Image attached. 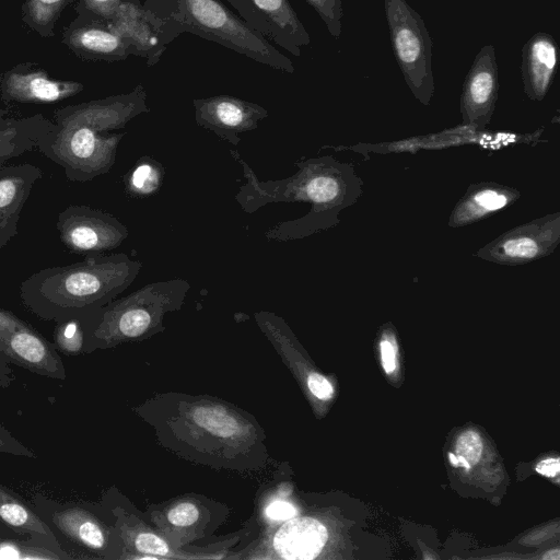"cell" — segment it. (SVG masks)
Segmentation results:
<instances>
[{"mask_svg":"<svg viewBox=\"0 0 560 560\" xmlns=\"http://www.w3.org/2000/svg\"><path fill=\"white\" fill-rule=\"evenodd\" d=\"M230 153L242 166L245 178L234 197L244 212L254 213L269 203L310 206L305 215L269 229L265 233L269 241L302 240L338 225L340 212L357 203L363 192V180L354 167L331 155L295 162L298 171L287 178L260 180L237 151Z\"/></svg>","mask_w":560,"mask_h":560,"instance_id":"cell-1","label":"cell"},{"mask_svg":"<svg viewBox=\"0 0 560 560\" xmlns=\"http://www.w3.org/2000/svg\"><path fill=\"white\" fill-rule=\"evenodd\" d=\"M192 104L197 125L233 145H238L240 136L258 128L269 115L262 106L231 95L195 98Z\"/></svg>","mask_w":560,"mask_h":560,"instance_id":"cell-11","label":"cell"},{"mask_svg":"<svg viewBox=\"0 0 560 560\" xmlns=\"http://www.w3.org/2000/svg\"><path fill=\"white\" fill-rule=\"evenodd\" d=\"M545 559H552V560H559V550L555 549L552 551H549L547 555L544 556Z\"/></svg>","mask_w":560,"mask_h":560,"instance_id":"cell-41","label":"cell"},{"mask_svg":"<svg viewBox=\"0 0 560 560\" xmlns=\"http://www.w3.org/2000/svg\"><path fill=\"white\" fill-rule=\"evenodd\" d=\"M122 0H83L88 12L94 18V22L106 24L115 14Z\"/></svg>","mask_w":560,"mask_h":560,"instance_id":"cell-31","label":"cell"},{"mask_svg":"<svg viewBox=\"0 0 560 560\" xmlns=\"http://www.w3.org/2000/svg\"><path fill=\"white\" fill-rule=\"evenodd\" d=\"M15 376L13 370L10 368L9 361L0 352V387L8 388L14 382Z\"/></svg>","mask_w":560,"mask_h":560,"instance_id":"cell-38","label":"cell"},{"mask_svg":"<svg viewBox=\"0 0 560 560\" xmlns=\"http://www.w3.org/2000/svg\"><path fill=\"white\" fill-rule=\"evenodd\" d=\"M164 166L151 156L140 158L124 177L126 191L135 198L154 195L162 186Z\"/></svg>","mask_w":560,"mask_h":560,"instance_id":"cell-24","label":"cell"},{"mask_svg":"<svg viewBox=\"0 0 560 560\" xmlns=\"http://www.w3.org/2000/svg\"><path fill=\"white\" fill-rule=\"evenodd\" d=\"M0 453L36 458L37 455L19 441L5 427L0 424Z\"/></svg>","mask_w":560,"mask_h":560,"instance_id":"cell-30","label":"cell"},{"mask_svg":"<svg viewBox=\"0 0 560 560\" xmlns=\"http://www.w3.org/2000/svg\"><path fill=\"white\" fill-rule=\"evenodd\" d=\"M82 90L83 85L79 82L54 80L43 71H10L1 82L3 98L19 103H54Z\"/></svg>","mask_w":560,"mask_h":560,"instance_id":"cell-18","label":"cell"},{"mask_svg":"<svg viewBox=\"0 0 560 560\" xmlns=\"http://www.w3.org/2000/svg\"><path fill=\"white\" fill-rule=\"evenodd\" d=\"M381 355H382V363L383 368L386 373H392L395 370L396 363H395V348L393 343L390 342V338L388 336L383 337L381 343Z\"/></svg>","mask_w":560,"mask_h":560,"instance_id":"cell-37","label":"cell"},{"mask_svg":"<svg viewBox=\"0 0 560 560\" xmlns=\"http://www.w3.org/2000/svg\"><path fill=\"white\" fill-rule=\"evenodd\" d=\"M106 25L148 66L155 65L166 49L158 18L140 0H122Z\"/></svg>","mask_w":560,"mask_h":560,"instance_id":"cell-13","label":"cell"},{"mask_svg":"<svg viewBox=\"0 0 560 560\" xmlns=\"http://www.w3.org/2000/svg\"><path fill=\"white\" fill-rule=\"evenodd\" d=\"M66 0H28L27 13L38 27L50 25L60 12Z\"/></svg>","mask_w":560,"mask_h":560,"instance_id":"cell-28","label":"cell"},{"mask_svg":"<svg viewBox=\"0 0 560 560\" xmlns=\"http://www.w3.org/2000/svg\"><path fill=\"white\" fill-rule=\"evenodd\" d=\"M55 348L68 357L86 352V331L82 319H68L56 323L54 330Z\"/></svg>","mask_w":560,"mask_h":560,"instance_id":"cell-25","label":"cell"},{"mask_svg":"<svg viewBox=\"0 0 560 560\" xmlns=\"http://www.w3.org/2000/svg\"><path fill=\"white\" fill-rule=\"evenodd\" d=\"M14 118H8L7 112L0 108V132L9 128Z\"/></svg>","mask_w":560,"mask_h":560,"instance_id":"cell-40","label":"cell"},{"mask_svg":"<svg viewBox=\"0 0 560 560\" xmlns=\"http://www.w3.org/2000/svg\"><path fill=\"white\" fill-rule=\"evenodd\" d=\"M456 456L466 459L469 465L476 464L482 452V442L479 434L468 430L463 432L456 441Z\"/></svg>","mask_w":560,"mask_h":560,"instance_id":"cell-29","label":"cell"},{"mask_svg":"<svg viewBox=\"0 0 560 560\" xmlns=\"http://www.w3.org/2000/svg\"><path fill=\"white\" fill-rule=\"evenodd\" d=\"M34 510L54 533L59 532L70 542L94 552L106 549L108 542L104 526L82 505L36 493Z\"/></svg>","mask_w":560,"mask_h":560,"instance_id":"cell-12","label":"cell"},{"mask_svg":"<svg viewBox=\"0 0 560 560\" xmlns=\"http://www.w3.org/2000/svg\"><path fill=\"white\" fill-rule=\"evenodd\" d=\"M499 86L495 50L492 45L487 44L476 55L463 83L459 108L465 127L478 130L490 122Z\"/></svg>","mask_w":560,"mask_h":560,"instance_id":"cell-10","label":"cell"},{"mask_svg":"<svg viewBox=\"0 0 560 560\" xmlns=\"http://www.w3.org/2000/svg\"><path fill=\"white\" fill-rule=\"evenodd\" d=\"M327 540L326 527L312 517L289 518L273 537V547L284 559L311 560Z\"/></svg>","mask_w":560,"mask_h":560,"instance_id":"cell-19","label":"cell"},{"mask_svg":"<svg viewBox=\"0 0 560 560\" xmlns=\"http://www.w3.org/2000/svg\"><path fill=\"white\" fill-rule=\"evenodd\" d=\"M51 121L40 115L14 119L12 125L0 132V167L21 154L36 148L39 137Z\"/></svg>","mask_w":560,"mask_h":560,"instance_id":"cell-22","label":"cell"},{"mask_svg":"<svg viewBox=\"0 0 560 560\" xmlns=\"http://www.w3.org/2000/svg\"><path fill=\"white\" fill-rule=\"evenodd\" d=\"M72 558L62 549L57 538L27 536L24 540H0V560H65Z\"/></svg>","mask_w":560,"mask_h":560,"instance_id":"cell-23","label":"cell"},{"mask_svg":"<svg viewBox=\"0 0 560 560\" xmlns=\"http://www.w3.org/2000/svg\"><path fill=\"white\" fill-rule=\"evenodd\" d=\"M0 352L10 364L34 374L65 380L63 361L54 343L27 322L0 307Z\"/></svg>","mask_w":560,"mask_h":560,"instance_id":"cell-8","label":"cell"},{"mask_svg":"<svg viewBox=\"0 0 560 560\" xmlns=\"http://www.w3.org/2000/svg\"><path fill=\"white\" fill-rule=\"evenodd\" d=\"M262 26L264 36L295 57L311 37L289 0H249Z\"/></svg>","mask_w":560,"mask_h":560,"instance_id":"cell-17","label":"cell"},{"mask_svg":"<svg viewBox=\"0 0 560 560\" xmlns=\"http://www.w3.org/2000/svg\"><path fill=\"white\" fill-rule=\"evenodd\" d=\"M238 11L241 18L264 36V26L249 0H226Z\"/></svg>","mask_w":560,"mask_h":560,"instance_id":"cell-34","label":"cell"},{"mask_svg":"<svg viewBox=\"0 0 560 560\" xmlns=\"http://www.w3.org/2000/svg\"><path fill=\"white\" fill-rule=\"evenodd\" d=\"M560 469V463L558 458H547L539 462L536 466L538 474L546 477H555L558 475Z\"/></svg>","mask_w":560,"mask_h":560,"instance_id":"cell-39","label":"cell"},{"mask_svg":"<svg viewBox=\"0 0 560 560\" xmlns=\"http://www.w3.org/2000/svg\"><path fill=\"white\" fill-rule=\"evenodd\" d=\"M192 419L218 436L231 438L241 432V425L236 419L220 407H198L192 412Z\"/></svg>","mask_w":560,"mask_h":560,"instance_id":"cell-26","label":"cell"},{"mask_svg":"<svg viewBox=\"0 0 560 560\" xmlns=\"http://www.w3.org/2000/svg\"><path fill=\"white\" fill-rule=\"evenodd\" d=\"M149 112L141 84L129 93L67 106L56 112L36 149L60 165L69 180H92L115 164L125 132L114 131Z\"/></svg>","mask_w":560,"mask_h":560,"instance_id":"cell-2","label":"cell"},{"mask_svg":"<svg viewBox=\"0 0 560 560\" xmlns=\"http://www.w3.org/2000/svg\"><path fill=\"white\" fill-rule=\"evenodd\" d=\"M60 241L68 250L86 256L117 248L129 231L114 215L85 205H70L57 220Z\"/></svg>","mask_w":560,"mask_h":560,"instance_id":"cell-9","label":"cell"},{"mask_svg":"<svg viewBox=\"0 0 560 560\" xmlns=\"http://www.w3.org/2000/svg\"><path fill=\"white\" fill-rule=\"evenodd\" d=\"M199 512L195 504L184 502L167 513V520L176 526H188L195 523L198 518Z\"/></svg>","mask_w":560,"mask_h":560,"instance_id":"cell-33","label":"cell"},{"mask_svg":"<svg viewBox=\"0 0 560 560\" xmlns=\"http://www.w3.org/2000/svg\"><path fill=\"white\" fill-rule=\"evenodd\" d=\"M558 44L545 32L534 34L522 47L521 74L523 89L532 101H542L557 72Z\"/></svg>","mask_w":560,"mask_h":560,"instance_id":"cell-15","label":"cell"},{"mask_svg":"<svg viewBox=\"0 0 560 560\" xmlns=\"http://www.w3.org/2000/svg\"><path fill=\"white\" fill-rule=\"evenodd\" d=\"M521 195L518 189L495 182L470 184L454 206L447 225L462 228L477 223L510 207L521 198Z\"/></svg>","mask_w":560,"mask_h":560,"instance_id":"cell-16","label":"cell"},{"mask_svg":"<svg viewBox=\"0 0 560 560\" xmlns=\"http://www.w3.org/2000/svg\"><path fill=\"white\" fill-rule=\"evenodd\" d=\"M136 548L142 553L165 556L170 552L167 544L151 533H140L135 539Z\"/></svg>","mask_w":560,"mask_h":560,"instance_id":"cell-32","label":"cell"},{"mask_svg":"<svg viewBox=\"0 0 560 560\" xmlns=\"http://www.w3.org/2000/svg\"><path fill=\"white\" fill-rule=\"evenodd\" d=\"M143 5L158 18L166 47L188 32L276 70H295L290 58L220 0H147Z\"/></svg>","mask_w":560,"mask_h":560,"instance_id":"cell-4","label":"cell"},{"mask_svg":"<svg viewBox=\"0 0 560 560\" xmlns=\"http://www.w3.org/2000/svg\"><path fill=\"white\" fill-rule=\"evenodd\" d=\"M141 267L124 253L86 256L79 262L34 272L21 283L20 298L44 320L84 319L129 288Z\"/></svg>","mask_w":560,"mask_h":560,"instance_id":"cell-3","label":"cell"},{"mask_svg":"<svg viewBox=\"0 0 560 560\" xmlns=\"http://www.w3.org/2000/svg\"><path fill=\"white\" fill-rule=\"evenodd\" d=\"M307 386L311 393L322 400L329 399L334 394L332 386L328 380L317 373H311L308 375Z\"/></svg>","mask_w":560,"mask_h":560,"instance_id":"cell-35","label":"cell"},{"mask_svg":"<svg viewBox=\"0 0 560 560\" xmlns=\"http://www.w3.org/2000/svg\"><path fill=\"white\" fill-rule=\"evenodd\" d=\"M267 516L271 520H289L296 514L294 506L284 501H275L266 510Z\"/></svg>","mask_w":560,"mask_h":560,"instance_id":"cell-36","label":"cell"},{"mask_svg":"<svg viewBox=\"0 0 560 560\" xmlns=\"http://www.w3.org/2000/svg\"><path fill=\"white\" fill-rule=\"evenodd\" d=\"M560 243V212L548 213L505 231L475 256L503 266H520L551 255Z\"/></svg>","mask_w":560,"mask_h":560,"instance_id":"cell-7","label":"cell"},{"mask_svg":"<svg viewBox=\"0 0 560 560\" xmlns=\"http://www.w3.org/2000/svg\"><path fill=\"white\" fill-rule=\"evenodd\" d=\"M394 56L413 96L431 103L435 85L432 72V40L423 19L406 0H384Z\"/></svg>","mask_w":560,"mask_h":560,"instance_id":"cell-6","label":"cell"},{"mask_svg":"<svg viewBox=\"0 0 560 560\" xmlns=\"http://www.w3.org/2000/svg\"><path fill=\"white\" fill-rule=\"evenodd\" d=\"M0 522L24 536L57 538L49 525L18 493L0 483Z\"/></svg>","mask_w":560,"mask_h":560,"instance_id":"cell-21","label":"cell"},{"mask_svg":"<svg viewBox=\"0 0 560 560\" xmlns=\"http://www.w3.org/2000/svg\"><path fill=\"white\" fill-rule=\"evenodd\" d=\"M190 289L179 278L145 284L136 292L113 300L83 319L86 352L119 338H137L156 325L165 311L180 306Z\"/></svg>","mask_w":560,"mask_h":560,"instance_id":"cell-5","label":"cell"},{"mask_svg":"<svg viewBox=\"0 0 560 560\" xmlns=\"http://www.w3.org/2000/svg\"><path fill=\"white\" fill-rule=\"evenodd\" d=\"M43 171L31 163L0 167V249L18 234L21 211Z\"/></svg>","mask_w":560,"mask_h":560,"instance_id":"cell-14","label":"cell"},{"mask_svg":"<svg viewBox=\"0 0 560 560\" xmlns=\"http://www.w3.org/2000/svg\"><path fill=\"white\" fill-rule=\"evenodd\" d=\"M69 46L86 57L106 61L124 60L131 55L129 46L98 22L74 28L69 34Z\"/></svg>","mask_w":560,"mask_h":560,"instance_id":"cell-20","label":"cell"},{"mask_svg":"<svg viewBox=\"0 0 560 560\" xmlns=\"http://www.w3.org/2000/svg\"><path fill=\"white\" fill-rule=\"evenodd\" d=\"M326 24L335 38L341 34V19L343 16L341 0H305Z\"/></svg>","mask_w":560,"mask_h":560,"instance_id":"cell-27","label":"cell"}]
</instances>
